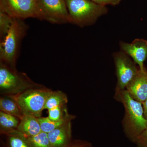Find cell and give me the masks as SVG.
Listing matches in <instances>:
<instances>
[{"mask_svg": "<svg viewBox=\"0 0 147 147\" xmlns=\"http://www.w3.org/2000/svg\"><path fill=\"white\" fill-rule=\"evenodd\" d=\"M115 96L124 106L123 124L125 134L130 141L135 143L140 134L147 129V120L142 103L133 99L126 90H116Z\"/></svg>", "mask_w": 147, "mask_h": 147, "instance_id": "1", "label": "cell"}, {"mask_svg": "<svg viewBox=\"0 0 147 147\" xmlns=\"http://www.w3.org/2000/svg\"><path fill=\"white\" fill-rule=\"evenodd\" d=\"M28 30V26L22 19L14 20L5 38L0 42V62L16 69L22 40Z\"/></svg>", "mask_w": 147, "mask_h": 147, "instance_id": "2", "label": "cell"}, {"mask_svg": "<svg viewBox=\"0 0 147 147\" xmlns=\"http://www.w3.org/2000/svg\"><path fill=\"white\" fill-rule=\"evenodd\" d=\"M71 24L80 27L93 25L100 16L107 14V6L90 0H65Z\"/></svg>", "mask_w": 147, "mask_h": 147, "instance_id": "3", "label": "cell"}, {"mask_svg": "<svg viewBox=\"0 0 147 147\" xmlns=\"http://www.w3.org/2000/svg\"><path fill=\"white\" fill-rule=\"evenodd\" d=\"M41 86L33 88L9 96L15 100L24 115L41 117L47 98L53 91Z\"/></svg>", "mask_w": 147, "mask_h": 147, "instance_id": "4", "label": "cell"}, {"mask_svg": "<svg viewBox=\"0 0 147 147\" xmlns=\"http://www.w3.org/2000/svg\"><path fill=\"white\" fill-rule=\"evenodd\" d=\"M41 86L35 84L24 73L19 72L0 62V90L8 96L16 95L27 90Z\"/></svg>", "mask_w": 147, "mask_h": 147, "instance_id": "5", "label": "cell"}, {"mask_svg": "<svg viewBox=\"0 0 147 147\" xmlns=\"http://www.w3.org/2000/svg\"><path fill=\"white\" fill-rule=\"evenodd\" d=\"M0 11L14 18L40 20L38 0H0Z\"/></svg>", "mask_w": 147, "mask_h": 147, "instance_id": "6", "label": "cell"}, {"mask_svg": "<svg viewBox=\"0 0 147 147\" xmlns=\"http://www.w3.org/2000/svg\"><path fill=\"white\" fill-rule=\"evenodd\" d=\"M40 20L53 24H71L65 0H38Z\"/></svg>", "mask_w": 147, "mask_h": 147, "instance_id": "7", "label": "cell"}, {"mask_svg": "<svg viewBox=\"0 0 147 147\" xmlns=\"http://www.w3.org/2000/svg\"><path fill=\"white\" fill-rule=\"evenodd\" d=\"M113 57L117 79L116 90H125L137 75L139 68L133 60L123 51L115 53Z\"/></svg>", "mask_w": 147, "mask_h": 147, "instance_id": "8", "label": "cell"}, {"mask_svg": "<svg viewBox=\"0 0 147 147\" xmlns=\"http://www.w3.org/2000/svg\"><path fill=\"white\" fill-rule=\"evenodd\" d=\"M121 51L128 55L139 66L140 70H145L144 62L147 58V40L135 39L131 43L121 41Z\"/></svg>", "mask_w": 147, "mask_h": 147, "instance_id": "9", "label": "cell"}, {"mask_svg": "<svg viewBox=\"0 0 147 147\" xmlns=\"http://www.w3.org/2000/svg\"><path fill=\"white\" fill-rule=\"evenodd\" d=\"M125 90L133 99L143 103L147 98V71L139 69L135 77Z\"/></svg>", "mask_w": 147, "mask_h": 147, "instance_id": "10", "label": "cell"}, {"mask_svg": "<svg viewBox=\"0 0 147 147\" xmlns=\"http://www.w3.org/2000/svg\"><path fill=\"white\" fill-rule=\"evenodd\" d=\"M71 120L48 133L52 147H65L71 142Z\"/></svg>", "mask_w": 147, "mask_h": 147, "instance_id": "11", "label": "cell"}, {"mask_svg": "<svg viewBox=\"0 0 147 147\" xmlns=\"http://www.w3.org/2000/svg\"><path fill=\"white\" fill-rule=\"evenodd\" d=\"M16 129L26 137H32L42 131L38 118L28 115L22 117Z\"/></svg>", "mask_w": 147, "mask_h": 147, "instance_id": "12", "label": "cell"}, {"mask_svg": "<svg viewBox=\"0 0 147 147\" xmlns=\"http://www.w3.org/2000/svg\"><path fill=\"white\" fill-rule=\"evenodd\" d=\"M18 118L1 111L0 112V125L1 132L5 134L17 129L20 121Z\"/></svg>", "mask_w": 147, "mask_h": 147, "instance_id": "13", "label": "cell"}, {"mask_svg": "<svg viewBox=\"0 0 147 147\" xmlns=\"http://www.w3.org/2000/svg\"><path fill=\"white\" fill-rule=\"evenodd\" d=\"M0 109L1 111L15 116L20 120L24 116L17 102L8 96L1 98Z\"/></svg>", "mask_w": 147, "mask_h": 147, "instance_id": "14", "label": "cell"}, {"mask_svg": "<svg viewBox=\"0 0 147 147\" xmlns=\"http://www.w3.org/2000/svg\"><path fill=\"white\" fill-rule=\"evenodd\" d=\"M67 101V96L63 92L52 91L46 100L45 109L48 110L58 106L66 105Z\"/></svg>", "mask_w": 147, "mask_h": 147, "instance_id": "15", "label": "cell"}, {"mask_svg": "<svg viewBox=\"0 0 147 147\" xmlns=\"http://www.w3.org/2000/svg\"><path fill=\"white\" fill-rule=\"evenodd\" d=\"M7 135V147H31L26 138L17 129L5 134Z\"/></svg>", "mask_w": 147, "mask_h": 147, "instance_id": "16", "label": "cell"}, {"mask_svg": "<svg viewBox=\"0 0 147 147\" xmlns=\"http://www.w3.org/2000/svg\"><path fill=\"white\" fill-rule=\"evenodd\" d=\"M74 118L73 116L70 117L59 121L51 120L48 117H47L38 118V121L41 130L43 132L47 133L50 132L59 127L63 125L69 121L71 120Z\"/></svg>", "mask_w": 147, "mask_h": 147, "instance_id": "17", "label": "cell"}, {"mask_svg": "<svg viewBox=\"0 0 147 147\" xmlns=\"http://www.w3.org/2000/svg\"><path fill=\"white\" fill-rule=\"evenodd\" d=\"M26 138L31 147H52L47 133L43 131L35 136Z\"/></svg>", "mask_w": 147, "mask_h": 147, "instance_id": "18", "label": "cell"}, {"mask_svg": "<svg viewBox=\"0 0 147 147\" xmlns=\"http://www.w3.org/2000/svg\"><path fill=\"white\" fill-rule=\"evenodd\" d=\"M14 18L0 11V42L5 38L10 30Z\"/></svg>", "mask_w": 147, "mask_h": 147, "instance_id": "19", "label": "cell"}, {"mask_svg": "<svg viewBox=\"0 0 147 147\" xmlns=\"http://www.w3.org/2000/svg\"><path fill=\"white\" fill-rule=\"evenodd\" d=\"M67 113L66 105L58 106L48 110V116L51 120L59 121L71 117Z\"/></svg>", "mask_w": 147, "mask_h": 147, "instance_id": "20", "label": "cell"}, {"mask_svg": "<svg viewBox=\"0 0 147 147\" xmlns=\"http://www.w3.org/2000/svg\"><path fill=\"white\" fill-rule=\"evenodd\" d=\"M135 143L137 147H147V129L140 134Z\"/></svg>", "mask_w": 147, "mask_h": 147, "instance_id": "21", "label": "cell"}, {"mask_svg": "<svg viewBox=\"0 0 147 147\" xmlns=\"http://www.w3.org/2000/svg\"><path fill=\"white\" fill-rule=\"evenodd\" d=\"M65 147H92L89 142L81 140L71 141Z\"/></svg>", "mask_w": 147, "mask_h": 147, "instance_id": "22", "label": "cell"}, {"mask_svg": "<svg viewBox=\"0 0 147 147\" xmlns=\"http://www.w3.org/2000/svg\"><path fill=\"white\" fill-rule=\"evenodd\" d=\"M90 1L98 4L107 6V5H108L112 6L118 5L122 0H90Z\"/></svg>", "mask_w": 147, "mask_h": 147, "instance_id": "23", "label": "cell"}, {"mask_svg": "<svg viewBox=\"0 0 147 147\" xmlns=\"http://www.w3.org/2000/svg\"><path fill=\"white\" fill-rule=\"evenodd\" d=\"M143 106V108L144 110V115L145 118L147 120V98L146 100L142 103Z\"/></svg>", "mask_w": 147, "mask_h": 147, "instance_id": "24", "label": "cell"}]
</instances>
